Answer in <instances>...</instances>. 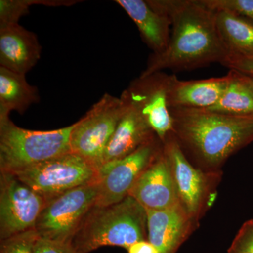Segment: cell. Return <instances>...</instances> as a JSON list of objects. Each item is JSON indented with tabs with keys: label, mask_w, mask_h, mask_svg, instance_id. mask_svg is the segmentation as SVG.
Masks as SVG:
<instances>
[{
	"label": "cell",
	"mask_w": 253,
	"mask_h": 253,
	"mask_svg": "<svg viewBox=\"0 0 253 253\" xmlns=\"http://www.w3.org/2000/svg\"><path fill=\"white\" fill-rule=\"evenodd\" d=\"M40 99L38 88L28 83L26 75L0 67V114H23Z\"/></svg>",
	"instance_id": "d6986e66"
},
{
	"label": "cell",
	"mask_w": 253,
	"mask_h": 253,
	"mask_svg": "<svg viewBox=\"0 0 253 253\" xmlns=\"http://www.w3.org/2000/svg\"><path fill=\"white\" fill-rule=\"evenodd\" d=\"M46 201L98 180V170L73 152L11 172Z\"/></svg>",
	"instance_id": "ba28073f"
},
{
	"label": "cell",
	"mask_w": 253,
	"mask_h": 253,
	"mask_svg": "<svg viewBox=\"0 0 253 253\" xmlns=\"http://www.w3.org/2000/svg\"><path fill=\"white\" fill-rule=\"evenodd\" d=\"M128 253H159L158 250L148 240L138 241L127 250Z\"/></svg>",
	"instance_id": "4316f807"
},
{
	"label": "cell",
	"mask_w": 253,
	"mask_h": 253,
	"mask_svg": "<svg viewBox=\"0 0 253 253\" xmlns=\"http://www.w3.org/2000/svg\"><path fill=\"white\" fill-rule=\"evenodd\" d=\"M121 97L126 109L106 147L104 164L129 156L157 136L123 91Z\"/></svg>",
	"instance_id": "5bb4252c"
},
{
	"label": "cell",
	"mask_w": 253,
	"mask_h": 253,
	"mask_svg": "<svg viewBox=\"0 0 253 253\" xmlns=\"http://www.w3.org/2000/svg\"><path fill=\"white\" fill-rule=\"evenodd\" d=\"M31 6V0H0V28L19 24Z\"/></svg>",
	"instance_id": "44dd1931"
},
{
	"label": "cell",
	"mask_w": 253,
	"mask_h": 253,
	"mask_svg": "<svg viewBox=\"0 0 253 253\" xmlns=\"http://www.w3.org/2000/svg\"><path fill=\"white\" fill-rule=\"evenodd\" d=\"M129 196L146 210L169 209L180 204L163 149L139 176Z\"/></svg>",
	"instance_id": "4fadbf2b"
},
{
	"label": "cell",
	"mask_w": 253,
	"mask_h": 253,
	"mask_svg": "<svg viewBox=\"0 0 253 253\" xmlns=\"http://www.w3.org/2000/svg\"><path fill=\"white\" fill-rule=\"evenodd\" d=\"M227 253H253V219L241 226Z\"/></svg>",
	"instance_id": "cb8c5ba5"
},
{
	"label": "cell",
	"mask_w": 253,
	"mask_h": 253,
	"mask_svg": "<svg viewBox=\"0 0 253 253\" xmlns=\"http://www.w3.org/2000/svg\"><path fill=\"white\" fill-rule=\"evenodd\" d=\"M210 9L226 11L253 21V0H201Z\"/></svg>",
	"instance_id": "7402d4cb"
},
{
	"label": "cell",
	"mask_w": 253,
	"mask_h": 253,
	"mask_svg": "<svg viewBox=\"0 0 253 253\" xmlns=\"http://www.w3.org/2000/svg\"><path fill=\"white\" fill-rule=\"evenodd\" d=\"M169 112L181 150L205 172H221L228 158L253 142V116L184 108H172Z\"/></svg>",
	"instance_id": "7a4b0ae2"
},
{
	"label": "cell",
	"mask_w": 253,
	"mask_h": 253,
	"mask_svg": "<svg viewBox=\"0 0 253 253\" xmlns=\"http://www.w3.org/2000/svg\"><path fill=\"white\" fill-rule=\"evenodd\" d=\"M214 12L218 33L227 54L253 57V21L226 11Z\"/></svg>",
	"instance_id": "ac0fdd59"
},
{
	"label": "cell",
	"mask_w": 253,
	"mask_h": 253,
	"mask_svg": "<svg viewBox=\"0 0 253 253\" xmlns=\"http://www.w3.org/2000/svg\"><path fill=\"white\" fill-rule=\"evenodd\" d=\"M170 20L172 33L166 50L153 53L141 76L164 69L186 71L221 63L227 55L221 42L215 12L201 0H146Z\"/></svg>",
	"instance_id": "6da1fadb"
},
{
	"label": "cell",
	"mask_w": 253,
	"mask_h": 253,
	"mask_svg": "<svg viewBox=\"0 0 253 253\" xmlns=\"http://www.w3.org/2000/svg\"><path fill=\"white\" fill-rule=\"evenodd\" d=\"M246 76H247V75H246ZM248 77H249L250 83L252 84L253 87V76H248Z\"/></svg>",
	"instance_id": "83f0119b"
},
{
	"label": "cell",
	"mask_w": 253,
	"mask_h": 253,
	"mask_svg": "<svg viewBox=\"0 0 253 253\" xmlns=\"http://www.w3.org/2000/svg\"><path fill=\"white\" fill-rule=\"evenodd\" d=\"M46 201L14 174L0 173V240L35 229Z\"/></svg>",
	"instance_id": "30bf717a"
},
{
	"label": "cell",
	"mask_w": 253,
	"mask_h": 253,
	"mask_svg": "<svg viewBox=\"0 0 253 253\" xmlns=\"http://www.w3.org/2000/svg\"><path fill=\"white\" fill-rule=\"evenodd\" d=\"M40 236L35 229L1 240L0 253H33L34 245Z\"/></svg>",
	"instance_id": "603a6c76"
},
{
	"label": "cell",
	"mask_w": 253,
	"mask_h": 253,
	"mask_svg": "<svg viewBox=\"0 0 253 253\" xmlns=\"http://www.w3.org/2000/svg\"><path fill=\"white\" fill-rule=\"evenodd\" d=\"M126 109L122 98L106 94L95 103L80 121L74 123L71 138V152L84 158L99 170L113 133Z\"/></svg>",
	"instance_id": "8992f818"
},
{
	"label": "cell",
	"mask_w": 253,
	"mask_h": 253,
	"mask_svg": "<svg viewBox=\"0 0 253 253\" xmlns=\"http://www.w3.org/2000/svg\"><path fill=\"white\" fill-rule=\"evenodd\" d=\"M71 126L49 131L23 129L0 114V172H14L71 152Z\"/></svg>",
	"instance_id": "277c9868"
},
{
	"label": "cell",
	"mask_w": 253,
	"mask_h": 253,
	"mask_svg": "<svg viewBox=\"0 0 253 253\" xmlns=\"http://www.w3.org/2000/svg\"><path fill=\"white\" fill-rule=\"evenodd\" d=\"M116 3L135 23L143 41L154 54L166 50L170 39L168 16L155 11L146 0H116Z\"/></svg>",
	"instance_id": "e0dca14e"
},
{
	"label": "cell",
	"mask_w": 253,
	"mask_h": 253,
	"mask_svg": "<svg viewBox=\"0 0 253 253\" xmlns=\"http://www.w3.org/2000/svg\"><path fill=\"white\" fill-rule=\"evenodd\" d=\"M99 181L70 190L46 201L35 230L42 239L71 244L99 195Z\"/></svg>",
	"instance_id": "52a82bcc"
},
{
	"label": "cell",
	"mask_w": 253,
	"mask_h": 253,
	"mask_svg": "<svg viewBox=\"0 0 253 253\" xmlns=\"http://www.w3.org/2000/svg\"><path fill=\"white\" fill-rule=\"evenodd\" d=\"M38 36L21 25L0 28V67L26 75L41 59Z\"/></svg>",
	"instance_id": "9a60e30c"
},
{
	"label": "cell",
	"mask_w": 253,
	"mask_h": 253,
	"mask_svg": "<svg viewBox=\"0 0 253 253\" xmlns=\"http://www.w3.org/2000/svg\"><path fill=\"white\" fill-rule=\"evenodd\" d=\"M229 79V73L224 77L189 81H179L171 75L168 96L169 109H209L220 99Z\"/></svg>",
	"instance_id": "2e32d148"
},
{
	"label": "cell",
	"mask_w": 253,
	"mask_h": 253,
	"mask_svg": "<svg viewBox=\"0 0 253 253\" xmlns=\"http://www.w3.org/2000/svg\"><path fill=\"white\" fill-rule=\"evenodd\" d=\"M148 241L159 253H176L199 226L180 204L169 209L146 210Z\"/></svg>",
	"instance_id": "7c38bea8"
},
{
	"label": "cell",
	"mask_w": 253,
	"mask_h": 253,
	"mask_svg": "<svg viewBox=\"0 0 253 253\" xmlns=\"http://www.w3.org/2000/svg\"><path fill=\"white\" fill-rule=\"evenodd\" d=\"M225 90L212 107L214 112L233 116H253V87L246 75L230 70Z\"/></svg>",
	"instance_id": "ffe728a7"
},
{
	"label": "cell",
	"mask_w": 253,
	"mask_h": 253,
	"mask_svg": "<svg viewBox=\"0 0 253 253\" xmlns=\"http://www.w3.org/2000/svg\"><path fill=\"white\" fill-rule=\"evenodd\" d=\"M163 149V142L156 136L129 156L103 165L98 170L99 189L95 206H109L126 199Z\"/></svg>",
	"instance_id": "9c48e42d"
},
{
	"label": "cell",
	"mask_w": 253,
	"mask_h": 253,
	"mask_svg": "<svg viewBox=\"0 0 253 253\" xmlns=\"http://www.w3.org/2000/svg\"><path fill=\"white\" fill-rule=\"evenodd\" d=\"M181 207L199 224L203 216L217 197V187L221 172H205L186 157L173 133L163 142Z\"/></svg>",
	"instance_id": "5b68a950"
},
{
	"label": "cell",
	"mask_w": 253,
	"mask_h": 253,
	"mask_svg": "<svg viewBox=\"0 0 253 253\" xmlns=\"http://www.w3.org/2000/svg\"><path fill=\"white\" fill-rule=\"evenodd\" d=\"M170 81L171 75L160 71L139 76L123 91L162 142L173 131L168 102Z\"/></svg>",
	"instance_id": "8fae6325"
},
{
	"label": "cell",
	"mask_w": 253,
	"mask_h": 253,
	"mask_svg": "<svg viewBox=\"0 0 253 253\" xmlns=\"http://www.w3.org/2000/svg\"><path fill=\"white\" fill-rule=\"evenodd\" d=\"M220 63L230 70L253 76V57L227 54Z\"/></svg>",
	"instance_id": "484cf974"
},
{
	"label": "cell",
	"mask_w": 253,
	"mask_h": 253,
	"mask_svg": "<svg viewBox=\"0 0 253 253\" xmlns=\"http://www.w3.org/2000/svg\"><path fill=\"white\" fill-rule=\"evenodd\" d=\"M146 240V209L128 196L117 204L91 208L71 244L78 253H89L104 246L127 250L131 245Z\"/></svg>",
	"instance_id": "3957f363"
},
{
	"label": "cell",
	"mask_w": 253,
	"mask_h": 253,
	"mask_svg": "<svg viewBox=\"0 0 253 253\" xmlns=\"http://www.w3.org/2000/svg\"><path fill=\"white\" fill-rule=\"evenodd\" d=\"M33 253H78L72 244L58 242L39 237L34 245Z\"/></svg>",
	"instance_id": "d4e9b609"
}]
</instances>
